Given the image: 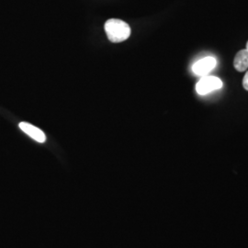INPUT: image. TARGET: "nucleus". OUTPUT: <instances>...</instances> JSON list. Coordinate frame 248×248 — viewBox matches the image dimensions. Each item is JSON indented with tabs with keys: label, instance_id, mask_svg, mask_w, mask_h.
Here are the masks:
<instances>
[{
	"label": "nucleus",
	"instance_id": "1",
	"mask_svg": "<svg viewBox=\"0 0 248 248\" xmlns=\"http://www.w3.org/2000/svg\"><path fill=\"white\" fill-rule=\"evenodd\" d=\"M104 28L108 40L114 44L124 42L131 36V28L122 19L110 18L107 20Z\"/></svg>",
	"mask_w": 248,
	"mask_h": 248
},
{
	"label": "nucleus",
	"instance_id": "2",
	"mask_svg": "<svg viewBox=\"0 0 248 248\" xmlns=\"http://www.w3.org/2000/svg\"><path fill=\"white\" fill-rule=\"evenodd\" d=\"M222 87V80L216 77H203L196 85V90L200 95H206Z\"/></svg>",
	"mask_w": 248,
	"mask_h": 248
},
{
	"label": "nucleus",
	"instance_id": "3",
	"mask_svg": "<svg viewBox=\"0 0 248 248\" xmlns=\"http://www.w3.org/2000/svg\"><path fill=\"white\" fill-rule=\"evenodd\" d=\"M216 66V60L213 57H205L195 62L192 66V70L197 76L206 77L210 72L213 71Z\"/></svg>",
	"mask_w": 248,
	"mask_h": 248
},
{
	"label": "nucleus",
	"instance_id": "4",
	"mask_svg": "<svg viewBox=\"0 0 248 248\" xmlns=\"http://www.w3.org/2000/svg\"><path fill=\"white\" fill-rule=\"evenodd\" d=\"M19 128L22 132H24L30 137H31L33 140H35L36 142L43 143V142L46 141V136H45V133L41 129L37 128L31 124H27V123H20Z\"/></svg>",
	"mask_w": 248,
	"mask_h": 248
},
{
	"label": "nucleus",
	"instance_id": "5",
	"mask_svg": "<svg viewBox=\"0 0 248 248\" xmlns=\"http://www.w3.org/2000/svg\"><path fill=\"white\" fill-rule=\"evenodd\" d=\"M234 68L238 72L246 71L248 68V51L241 50L235 55L234 61H233Z\"/></svg>",
	"mask_w": 248,
	"mask_h": 248
},
{
	"label": "nucleus",
	"instance_id": "6",
	"mask_svg": "<svg viewBox=\"0 0 248 248\" xmlns=\"http://www.w3.org/2000/svg\"><path fill=\"white\" fill-rule=\"evenodd\" d=\"M243 86H244L245 89L248 91V72L246 74L244 80H243Z\"/></svg>",
	"mask_w": 248,
	"mask_h": 248
},
{
	"label": "nucleus",
	"instance_id": "7",
	"mask_svg": "<svg viewBox=\"0 0 248 248\" xmlns=\"http://www.w3.org/2000/svg\"><path fill=\"white\" fill-rule=\"evenodd\" d=\"M247 50H248V44H247Z\"/></svg>",
	"mask_w": 248,
	"mask_h": 248
}]
</instances>
